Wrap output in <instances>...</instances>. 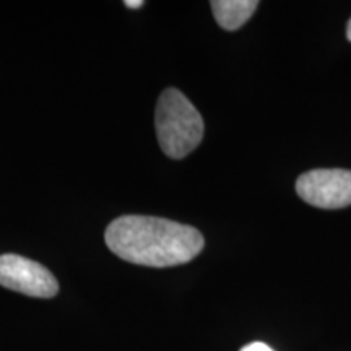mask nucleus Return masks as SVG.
Returning <instances> with one entry per match:
<instances>
[{
	"label": "nucleus",
	"mask_w": 351,
	"mask_h": 351,
	"mask_svg": "<svg viewBox=\"0 0 351 351\" xmlns=\"http://www.w3.org/2000/svg\"><path fill=\"white\" fill-rule=\"evenodd\" d=\"M143 0H127L125 2V5L129 7V8H140V7H143Z\"/></svg>",
	"instance_id": "7"
},
{
	"label": "nucleus",
	"mask_w": 351,
	"mask_h": 351,
	"mask_svg": "<svg viewBox=\"0 0 351 351\" xmlns=\"http://www.w3.org/2000/svg\"><path fill=\"white\" fill-rule=\"evenodd\" d=\"M210 5L217 23L226 32H234L247 23L258 7V2L257 0H213Z\"/></svg>",
	"instance_id": "5"
},
{
	"label": "nucleus",
	"mask_w": 351,
	"mask_h": 351,
	"mask_svg": "<svg viewBox=\"0 0 351 351\" xmlns=\"http://www.w3.org/2000/svg\"><path fill=\"white\" fill-rule=\"evenodd\" d=\"M346 38H348V41H351V19L348 21V28H346Z\"/></svg>",
	"instance_id": "8"
},
{
	"label": "nucleus",
	"mask_w": 351,
	"mask_h": 351,
	"mask_svg": "<svg viewBox=\"0 0 351 351\" xmlns=\"http://www.w3.org/2000/svg\"><path fill=\"white\" fill-rule=\"evenodd\" d=\"M296 192L306 204L317 208H343L351 205V171L313 169L301 174Z\"/></svg>",
	"instance_id": "3"
},
{
	"label": "nucleus",
	"mask_w": 351,
	"mask_h": 351,
	"mask_svg": "<svg viewBox=\"0 0 351 351\" xmlns=\"http://www.w3.org/2000/svg\"><path fill=\"white\" fill-rule=\"evenodd\" d=\"M0 285L32 298H54L59 293V283L46 267L16 254L0 256Z\"/></svg>",
	"instance_id": "4"
},
{
	"label": "nucleus",
	"mask_w": 351,
	"mask_h": 351,
	"mask_svg": "<svg viewBox=\"0 0 351 351\" xmlns=\"http://www.w3.org/2000/svg\"><path fill=\"white\" fill-rule=\"evenodd\" d=\"M241 351H274L270 348L269 345L265 343H261V341H256V343H251V345H245L243 350Z\"/></svg>",
	"instance_id": "6"
},
{
	"label": "nucleus",
	"mask_w": 351,
	"mask_h": 351,
	"mask_svg": "<svg viewBox=\"0 0 351 351\" xmlns=\"http://www.w3.org/2000/svg\"><path fill=\"white\" fill-rule=\"evenodd\" d=\"M104 239L122 261L156 269L194 261L205 245L204 236L195 228L143 215L116 218L106 228Z\"/></svg>",
	"instance_id": "1"
},
{
	"label": "nucleus",
	"mask_w": 351,
	"mask_h": 351,
	"mask_svg": "<svg viewBox=\"0 0 351 351\" xmlns=\"http://www.w3.org/2000/svg\"><path fill=\"white\" fill-rule=\"evenodd\" d=\"M158 143L166 156L181 160L204 138V119L194 104L176 88L161 93L155 111Z\"/></svg>",
	"instance_id": "2"
}]
</instances>
